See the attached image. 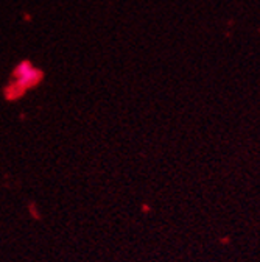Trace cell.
Here are the masks:
<instances>
[{
  "label": "cell",
  "mask_w": 260,
  "mask_h": 262,
  "mask_svg": "<svg viewBox=\"0 0 260 262\" xmlns=\"http://www.w3.org/2000/svg\"><path fill=\"white\" fill-rule=\"evenodd\" d=\"M44 74L39 69H35L30 61H22L13 72V81L7 86L5 95L13 100V98L20 97L27 89L35 88L42 81Z\"/></svg>",
  "instance_id": "cell-1"
}]
</instances>
